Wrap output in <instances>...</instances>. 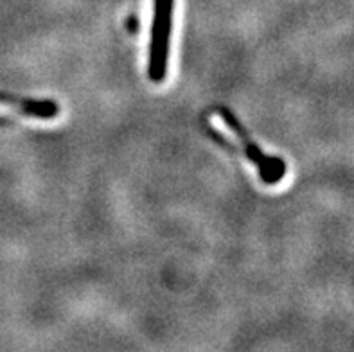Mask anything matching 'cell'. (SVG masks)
Segmentation results:
<instances>
[{
	"label": "cell",
	"mask_w": 354,
	"mask_h": 352,
	"mask_svg": "<svg viewBox=\"0 0 354 352\" xmlns=\"http://www.w3.org/2000/svg\"><path fill=\"white\" fill-rule=\"evenodd\" d=\"M205 124L221 142L229 147H234L239 155L254 167L259 180L265 185H279L286 178V162L279 156H272L263 153L256 140L250 137L247 129L243 128L239 119L230 112L229 108L214 106L205 113Z\"/></svg>",
	"instance_id": "cell-1"
},
{
	"label": "cell",
	"mask_w": 354,
	"mask_h": 352,
	"mask_svg": "<svg viewBox=\"0 0 354 352\" xmlns=\"http://www.w3.org/2000/svg\"><path fill=\"white\" fill-rule=\"evenodd\" d=\"M62 113L50 99H26L0 95V117H26L36 120H53Z\"/></svg>",
	"instance_id": "cell-2"
},
{
	"label": "cell",
	"mask_w": 354,
	"mask_h": 352,
	"mask_svg": "<svg viewBox=\"0 0 354 352\" xmlns=\"http://www.w3.org/2000/svg\"><path fill=\"white\" fill-rule=\"evenodd\" d=\"M175 13V0H153L151 20L158 26H169Z\"/></svg>",
	"instance_id": "cell-3"
}]
</instances>
